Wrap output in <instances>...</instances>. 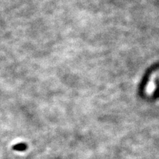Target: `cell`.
Masks as SVG:
<instances>
[]
</instances>
